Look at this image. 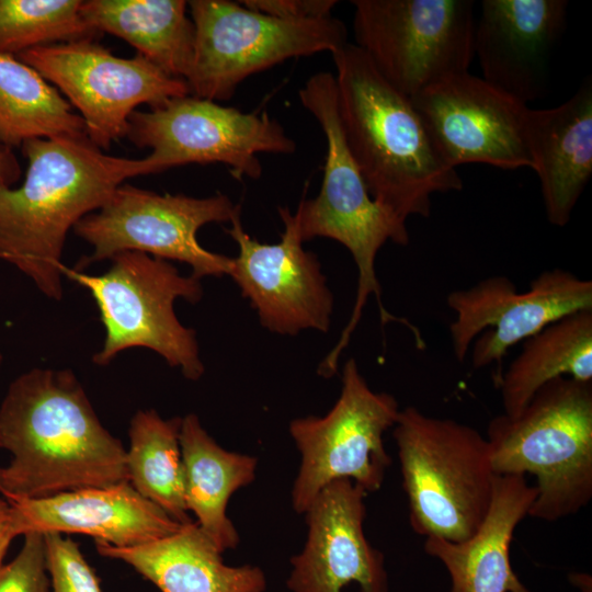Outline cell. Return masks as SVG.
<instances>
[{
  "label": "cell",
  "mask_w": 592,
  "mask_h": 592,
  "mask_svg": "<svg viewBox=\"0 0 592 592\" xmlns=\"http://www.w3.org/2000/svg\"><path fill=\"white\" fill-rule=\"evenodd\" d=\"M1 494L35 499L127 480L126 449L100 422L70 369L32 368L0 406Z\"/></svg>",
  "instance_id": "6da1fadb"
},
{
  "label": "cell",
  "mask_w": 592,
  "mask_h": 592,
  "mask_svg": "<svg viewBox=\"0 0 592 592\" xmlns=\"http://www.w3.org/2000/svg\"><path fill=\"white\" fill-rule=\"evenodd\" d=\"M23 183L0 190V259L48 298L62 296L67 235L100 209L126 179L151 174L149 160L104 153L88 137L32 139Z\"/></svg>",
  "instance_id": "7a4b0ae2"
},
{
  "label": "cell",
  "mask_w": 592,
  "mask_h": 592,
  "mask_svg": "<svg viewBox=\"0 0 592 592\" xmlns=\"http://www.w3.org/2000/svg\"><path fill=\"white\" fill-rule=\"evenodd\" d=\"M331 55L342 130L369 194L403 223L429 217L433 194L462 190L457 170L437 151L410 99L360 47L348 43Z\"/></svg>",
  "instance_id": "3957f363"
},
{
  "label": "cell",
  "mask_w": 592,
  "mask_h": 592,
  "mask_svg": "<svg viewBox=\"0 0 592 592\" xmlns=\"http://www.w3.org/2000/svg\"><path fill=\"white\" fill-rule=\"evenodd\" d=\"M496 475H532L528 516L554 522L592 499V382L555 378L515 417L490 420L487 436Z\"/></svg>",
  "instance_id": "277c9868"
},
{
  "label": "cell",
  "mask_w": 592,
  "mask_h": 592,
  "mask_svg": "<svg viewBox=\"0 0 592 592\" xmlns=\"http://www.w3.org/2000/svg\"><path fill=\"white\" fill-rule=\"evenodd\" d=\"M392 429L411 528L454 543L470 537L489 510L497 477L486 436L415 407L400 410Z\"/></svg>",
  "instance_id": "5b68a950"
},
{
  "label": "cell",
  "mask_w": 592,
  "mask_h": 592,
  "mask_svg": "<svg viewBox=\"0 0 592 592\" xmlns=\"http://www.w3.org/2000/svg\"><path fill=\"white\" fill-rule=\"evenodd\" d=\"M301 105L316 118L327 141L320 191L315 198H303L296 209L300 236L305 241L323 237L343 244L357 267V287L351 317L344 327L352 334L363 309L374 295L382 321L390 312L382 301L375 261L388 241L409 242L406 223L377 203L368 192L363 175L348 147L342 130L334 75H311L298 91Z\"/></svg>",
  "instance_id": "8992f818"
},
{
  "label": "cell",
  "mask_w": 592,
  "mask_h": 592,
  "mask_svg": "<svg viewBox=\"0 0 592 592\" xmlns=\"http://www.w3.org/2000/svg\"><path fill=\"white\" fill-rule=\"evenodd\" d=\"M103 274L64 267V275L89 291L105 329L102 348L92 361L105 366L132 348H146L181 371L190 380L204 373L195 331L183 326L174 311L182 298L196 304L203 296L201 280L181 275L170 261L138 251L111 259Z\"/></svg>",
  "instance_id": "52a82bcc"
},
{
  "label": "cell",
  "mask_w": 592,
  "mask_h": 592,
  "mask_svg": "<svg viewBox=\"0 0 592 592\" xmlns=\"http://www.w3.org/2000/svg\"><path fill=\"white\" fill-rule=\"evenodd\" d=\"M187 8L195 36L185 81L191 95L215 102L231 99L252 75L349 43L344 23L334 16L283 20L229 0H192Z\"/></svg>",
  "instance_id": "ba28073f"
},
{
  "label": "cell",
  "mask_w": 592,
  "mask_h": 592,
  "mask_svg": "<svg viewBox=\"0 0 592 592\" xmlns=\"http://www.w3.org/2000/svg\"><path fill=\"white\" fill-rule=\"evenodd\" d=\"M355 45L380 76L411 98L468 71L476 23L473 0H353Z\"/></svg>",
  "instance_id": "9c48e42d"
},
{
  "label": "cell",
  "mask_w": 592,
  "mask_h": 592,
  "mask_svg": "<svg viewBox=\"0 0 592 592\" xmlns=\"http://www.w3.org/2000/svg\"><path fill=\"white\" fill-rule=\"evenodd\" d=\"M238 213L241 206L220 193L193 197L122 184L100 209L73 227L76 235L93 248L76 270L124 251H138L186 263L198 280L229 275L232 258L203 248L197 232L210 223H230Z\"/></svg>",
  "instance_id": "30bf717a"
},
{
  "label": "cell",
  "mask_w": 592,
  "mask_h": 592,
  "mask_svg": "<svg viewBox=\"0 0 592 592\" xmlns=\"http://www.w3.org/2000/svg\"><path fill=\"white\" fill-rule=\"evenodd\" d=\"M341 382L327 414L297 418L288 426L300 453L292 489L293 509L300 514L334 480H351L367 493L378 491L391 464L384 434L400 411L396 398L372 390L354 358L344 363Z\"/></svg>",
  "instance_id": "8fae6325"
},
{
  "label": "cell",
  "mask_w": 592,
  "mask_h": 592,
  "mask_svg": "<svg viewBox=\"0 0 592 592\" xmlns=\"http://www.w3.org/2000/svg\"><path fill=\"white\" fill-rule=\"evenodd\" d=\"M126 137L147 156L153 173L190 163H223L234 178L258 180V153L292 155L296 143L267 112L244 113L232 106L191 94L136 110Z\"/></svg>",
  "instance_id": "7c38bea8"
},
{
  "label": "cell",
  "mask_w": 592,
  "mask_h": 592,
  "mask_svg": "<svg viewBox=\"0 0 592 592\" xmlns=\"http://www.w3.org/2000/svg\"><path fill=\"white\" fill-rule=\"evenodd\" d=\"M16 57L66 95L79 111L88 138L101 150L126 137L137 106L153 107L190 94L185 80L140 54L118 57L93 39L35 47Z\"/></svg>",
  "instance_id": "4fadbf2b"
},
{
  "label": "cell",
  "mask_w": 592,
  "mask_h": 592,
  "mask_svg": "<svg viewBox=\"0 0 592 592\" xmlns=\"http://www.w3.org/2000/svg\"><path fill=\"white\" fill-rule=\"evenodd\" d=\"M446 305L455 315L449 334L456 360L462 362L473 345V367L494 364L497 386L510 348L566 316L592 310V282L550 269L519 292L509 277L497 275L449 293Z\"/></svg>",
  "instance_id": "5bb4252c"
},
{
  "label": "cell",
  "mask_w": 592,
  "mask_h": 592,
  "mask_svg": "<svg viewBox=\"0 0 592 592\" xmlns=\"http://www.w3.org/2000/svg\"><path fill=\"white\" fill-rule=\"evenodd\" d=\"M277 212L284 225L276 243H263L244 230L240 214L225 231L238 246L229 276L271 332L295 335L304 330L327 332L333 295L314 252L303 247L298 218L287 206Z\"/></svg>",
  "instance_id": "9a60e30c"
},
{
  "label": "cell",
  "mask_w": 592,
  "mask_h": 592,
  "mask_svg": "<svg viewBox=\"0 0 592 592\" xmlns=\"http://www.w3.org/2000/svg\"><path fill=\"white\" fill-rule=\"evenodd\" d=\"M442 158L453 168L486 163L532 169L528 106L468 71L409 98Z\"/></svg>",
  "instance_id": "2e32d148"
},
{
  "label": "cell",
  "mask_w": 592,
  "mask_h": 592,
  "mask_svg": "<svg viewBox=\"0 0 592 592\" xmlns=\"http://www.w3.org/2000/svg\"><path fill=\"white\" fill-rule=\"evenodd\" d=\"M367 492L351 480L323 487L304 513L308 526L301 551L291 559V592H389L383 553L364 533Z\"/></svg>",
  "instance_id": "e0dca14e"
},
{
  "label": "cell",
  "mask_w": 592,
  "mask_h": 592,
  "mask_svg": "<svg viewBox=\"0 0 592 592\" xmlns=\"http://www.w3.org/2000/svg\"><path fill=\"white\" fill-rule=\"evenodd\" d=\"M567 9L566 0H482L474 31L481 78L523 104L540 98Z\"/></svg>",
  "instance_id": "ac0fdd59"
},
{
  "label": "cell",
  "mask_w": 592,
  "mask_h": 592,
  "mask_svg": "<svg viewBox=\"0 0 592 592\" xmlns=\"http://www.w3.org/2000/svg\"><path fill=\"white\" fill-rule=\"evenodd\" d=\"M5 501L16 536L82 534L115 547H132L172 535L183 525L128 481Z\"/></svg>",
  "instance_id": "d6986e66"
},
{
  "label": "cell",
  "mask_w": 592,
  "mask_h": 592,
  "mask_svg": "<svg viewBox=\"0 0 592 592\" xmlns=\"http://www.w3.org/2000/svg\"><path fill=\"white\" fill-rule=\"evenodd\" d=\"M526 140L548 221L563 227L592 174V82L565 103L527 110Z\"/></svg>",
  "instance_id": "ffe728a7"
},
{
  "label": "cell",
  "mask_w": 592,
  "mask_h": 592,
  "mask_svg": "<svg viewBox=\"0 0 592 592\" xmlns=\"http://www.w3.org/2000/svg\"><path fill=\"white\" fill-rule=\"evenodd\" d=\"M536 494L525 476L497 475L489 510L470 537L458 543L425 537V553L451 577L449 592H531L512 568L510 545Z\"/></svg>",
  "instance_id": "44dd1931"
},
{
  "label": "cell",
  "mask_w": 592,
  "mask_h": 592,
  "mask_svg": "<svg viewBox=\"0 0 592 592\" xmlns=\"http://www.w3.org/2000/svg\"><path fill=\"white\" fill-rule=\"evenodd\" d=\"M98 553L133 567L161 592H265L258 566H229L196 522L172 535L132 547L95 542Z\"/></svg>",
  "instance_id": "7402d4cb"
},
{
  "label": "cell",
  "mask_w": 592,
  "mask_h": 592,
  "mask_svg": "<svg viewBox=\"0 0 592 592\" xmlns=\"http://www.w3.org/2000/svg\"><path fill=\"white\" fill-rule=\"evenodd\" d=\"M180 447L187 511L221 553L236 548L239 534L227 516V505L237 490L255 479L258 459L223 448L194 413L182 418Z\"/></svg>",
  "instance_id": "603a6c76"
},
{
  "label": "cell",
  "mask_w": 592,
  "mask_h": 592,
  "mask_svg": "<svg viewBox=\"0 0 592 592\" xmlns=\"http://www.w3.org/2000/svg\"><path fill=\"white\" fill-rule=\"evenodd\" d=\"M84 21L95 32L115 35L168 75L186 80L195 30L183 0H88Z\"/></svg>",
  "instance_id": "cb8c5ba5"
},
{
  "label": "cell",
  "mask_w": 592,
  "mask_h": 592,
  "mask_svg": "<svg viewBox=\"0 0 592 592\" xmlns=\"http://www.w3.org/2000/svg\"><path fill=\"white\" fill-rule=\"evenodd\" d=\"M558 377L592 382V310L566 316L523 341L497 385L504 414L517 415L540 387Z\"/></svg>",
  "instance_id": "d4e9b609"
},
{
  "label": "cell",
  "mask_w": 592,
  "mask_h": 592,
  "mask_svg": "<svg viewBox=\"0 0 592 592\" xmlns=\"http://www.w3.org/2000/svg\"><path fill=\"white\" fill-rule=\"evenodd\" d=\"M88 137L81 116L59 91L16 56L0 54V143Z\"/></svg>",
  "instance_id": "484cf974"
},
{
  "label": "cell",
  "mask_w": 592,
  "mask_h": 592,
  "mask_svg": "<svg viewBox=\"0 0 592 592\" xmlns=\"http://www.w3.org/2000/svg\"><path fill=\"white\" fill-rule=\"evenodd\" d=\"M181 421L179 417L163 419L153 409L138 410L129 424L126 470L138 493L186 524L193 521L183 493Z\"/></svg>",
  "instance_id": "4316f807"
},
{
  "label": "cell",
  "mask_w": 592,
  "mask_h": 592,
  "mask_svg": "<svg viewBox=\"0 0 592 592\" xmlns=\"http://www.w3.org/2000/svg\"><path fill=\"white\" fill-rule=\"evenodd\" d=\"M81 0H0V54L18 56L41 46L94 39Z\"/></svg>",
  "instance_id": "83f0119b"
},
{
  "label": "cell",
  "mask_w": 592,
  "mask_h": 592,
  "mask_svg": "<svg viewBox=\"0 0 592 592\" xmlns=\"http://www.w3.org/2000/svg\"><path fill=\"white\" fill-rule=\"evenodd\" d=\"M50 592H101L93 568L79 545L58 533L44 534Z\"/></svg>",
  "instance_id": "f1b7e54d"
},
{
  "label": "cell",
  "mask_w": 592,
  "mask_h": 592,
  "mask_svg": "<svg viewBox=\"0 0 592 592\" xmlns=\"http://www.w3.org/2000/svg\"><path fill=\"white\" fill-rule=\"evenodd\" d=\"M23 536L15 558L0 567V592H50L44 535L32 532Z\"/></svg>",
  "instance_id": "f546056e"
},
{
  "label": "cell",
  "mask_w": 592,
  "mask_h": 592,
  "mask_svg": "<svg viewBox=\"0 0 592 592\" xmlns=\"http://www.w3.org/2000/svg\"><path fill=\"white\" fill-rule=\"evenodd\" d=\"M254 11L291 21L320 20L332 16L337 0H241Z\"/></svg>",
  "instance_id": "4dcf8cb0"
},
{
  "label": "cell",
  "mask_w": 592,
  "mask_h": 592,
  "mask_svg": "<svg viewBox=\"0 0 592 592\" xmlns=\"http://www.w3.org/2000/svg\"><path fill=\"white\" fill-rule=\"evenodd\" d=\"M20 178L21 167L12 148L0 143V190L12 187Z\"/></svg>",
  "instance_id": "1f68e13d"
},
{
  "label": "cell",
  "mask_w": 592,
  "mask_h": 592,
  "mask_svg": "<svg viewBox=\"0 0 592 592\" xmlns=\"http://www.w3.org/2000/svg\"><path fill=\"white\" fill-rule=\"evenodd\" d=\"M14 537L16 535L12 525L10 506L5 500L0 499V567Z\"/></svg>",
  "instance_id": "d6a6232c"
},
{
  "label": "cell",
  "mask_w": 592,
  "mask_h": 592,
  "mask_svg": "<svg viewBox=\"0 0 592 592\" xmlns=\"http://www.w3.org/2000/svg\"><path fill=\"white\" fill-rule=\"evenodd\" d=\"M403 320L405 321L402 325L410 330V332L414 337V341L420 342L422 340L420 330L407 319L403 318ZM340 355L341 353L335 354L332 349L319 364L318 374L326 378L333 376L338 371Z\"/></svg>",
  "instance_id": "836d02e7"
},
{
  "label": "cell",
  "mask_w": 592,
  "mask_h": 592,
  "mask_svg": "<svg viewBox=\"0 0 592 592\" xmlns=\"http://www.w3.org/2000/svg\"><path fill=\"white\" fill-rule=\"evenodd\" d=\"M1 362H2V354L0 353V365H1ZM1 470H2V467H0V493H1Z\"/></svg>",
  "instance_id": "e575fe53"
}]
</instances>
